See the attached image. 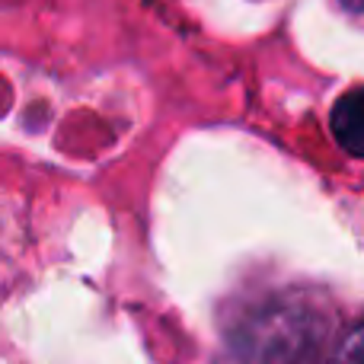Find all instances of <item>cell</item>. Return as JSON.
Masks as SVG:
<instances>
[{
  "instance_id": "cell-1",
  "label": "cell",
  "mask_w": 364,
  "mask_h": 364,
  "mask_svg": "<svg viewBox=\"0 0 364 364\" xmlns=\"http://www.w3.org/2000/svg\"><path fill=\"white\" fill-rule=\"evenodd\" d=\"M326 323L304 297L259 301L237 320L227 336L233 355L243 364H304L320 346Z\"/></svg>"
},
{
  "instance_id": "cell-2",
  "label": "cell",
  "mask_w": 364,
  "mask_h": 364,
  "mask_svg": "<svg viewBox=\"0 0 364 364\" xmlns=\"http://www.w3.org/2000/svg\"><path fill=\"white\" fill-rule=\"evenodd\" d=\"M329 128L333 138L348 157L364 160V87L348 90L346 96H339L329 112Z\"/></svg>"
},
{
  "instance_id": "cell-3",
  "label": "cell",
  "mask_w": 364,
  "mask_h": 364,
  "mask_svg": "<svg viewBox=\"0 0 364 364\" xmlns=\"http://www.w3.org/2000/svg\"><path fill=\"white\" fill-rule=\"evenodd\" d=\"M333 364H364V323L342 339V346L333 355Z\"/></svg>"
},
{
  "instance_id": "cell-4",
  "label": "cell",
  "mask_w": 364,
  "mask_h": 364,
  "mask_svg": "<svg viewBox=\"0 0 364 364\" xmlns=\"http://www.w3.org/2000/svg\"><path fill=\"white\" fill-rule=\"evenodd\" d=\"M348 13H364V0H339Z\"/></svg>"
}]
</instances>
